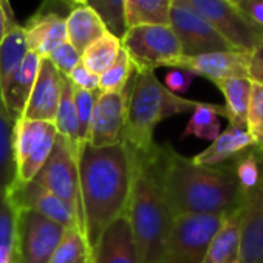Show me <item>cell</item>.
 I'll list each match as a JSON object with an SVG mask.
<instances>
[{"label":"cell","instance_id":"30bf717a","mask_svg":"<svg viewBox=\"0 0 263 263\" xmlns=\"http://www.w3.org/2000/svg\"><path fill=\"white\" fill-rule=\"evenodd\" d=\"M76 5L70 0H44L22 25L28 51L47 58L67 39V17Z\"/></svg>","mask_w":263,"mask_h":263},{"label":"cell","instance_id":"44dd1931","mask_svg":"<svg viewBox=\"0 0 263 263\" xmlns=\"http://www.w3.org/2000/svg\"><path fill=\"white\" fill-rule=\"evenodd\" d=\"M238 229L240 209L224 215L218 231L211 238L203 263H235L238 261Z\"/></svg>","mask_w":263,"mask_h":263},{"label":"cell","instance_id":"8992f818","mask_svg":"<svg viewBox=\"0 0 263 263\" xmlns=\"http://www.w3.org/2000/svg\"><path fill=\"white\" fill-rule=\"evenodd\" d=\"M238 51L251 53L263 44V31L252 25L232 0H184Z\"/></svg>","mask_w":263,"mask_h":263},{"label":"cell","instance_id":"8d00e7d4","mask_svg":"<svg viewBox=\"0 0 263 263\" xmlns=\"http://www.w3.org/2000/svg\"><path fill=\"white\" fill-rule=\"evenodd\" d=\"M98 91H87L78 87H73L74 105L78 113V125H79V154L85 144H88L90 137V124L93 115V105Z\"/></svg>","mask_w":263,"mask_h":263},{"label":"cell","instance_id":"f1b7e54d","mask_svg":"<svg viewBox=\"0 0 263 263\" xmlns=\"http://www.w3.org/2000/svg\"><path fill=\"white\" fill-rule=\"evenodd\" d=\"M13 122L0 113V195L16 181V163L13 154Z\"/></svg>","mask_w":263,"mask_h":263},{"label":"cell","instance_id":"ac0fdd59","mask_svg":"<svg viewBox=\"0 0 263 263\" xmlns=\"http://www.w3.org/2000/svg\"><path fill=\"white\" fill-rule=\"evenodd\" d=\"M91 263H138V255L125 215L111 221L91 252Z\"/></svg>","mask_w":263,"mask_h":263},{"label":"cell","instance_id":"74e56055","mask_svg":"<svg viewBox=\"0 0 263 263\" xmlns=\"http://www.w3.org/2000/svg\"><path fill=\"white\" fill-rule=\"evenodd\" d=\"M47 59L56 67V70L62 74V76H68V73L78 65L81 64V53L68 42H62L61 45H58L48 56Z\"/></svg>","mask_w":263,"mask_h":263},{"label":"cell","instance_id":"83f0119b","mask_svg":"<svg viewBox=\"0 0 263 263\" xmlns=\"http://www.w3.org/2000/svg\"><path fill=\"white\" fill-rule=\"evenodd\" d=\"M121 48V39L107 31L84 50L81 62L87 70L101 76L116 61Z\"/></svg>","mask_w":263,"mask_h":263},{"label":"cell","instance_id":"f546056e","mask_svg":"<svg viewBox=\"0 0 263 263\" xmlns=\"http://www.w3.org/2000/svg\"><path fill=\"white\" fill-rule=\"evenodd\" d=\"M135 73V65L124 48H121L116 61L99 76L98 91H124L130 78Z\"/></svg>","mask_w":263,"mask_h":263},{"label":"cell","instance_id":"f35d334b","mask_svg":"<svg viewBox=\"0 0 263 263\" xmlns=\"http://www.w3.org/2000/svg\"><path fill=\"white\" fill-rule=\"evenodd\" d=\"M197 76L189 71V70H184V68H172L171 71H167L166 78H164V87L172 91L174 95H184L187 93V90L191 88L194 79Z\"/></svg>","mask_w":263,"mask_h":263},{"label":"cell","instance_id":"7bdbcfd3","mask_svg":"<svg viewBox=\"0 0 263 263\" xmlns=\"http://www.w3.org/2000/svg\"><path fill=\"white\" fill-rule=\"evenodd\" d=\"M11 8L10 0H0V45L8 31V11Z\"/></svg>","mask_w":263,"mask_h":263},{"label":"cell","instance_id":"603a6c76","mask_svg":"<svg viewBox=\"0 0 263 263\" xmlns=\"http://www.w3.org/2000/svg\"><path fill=\"white\" fill-rule=\"evenodd\" d=\"M215 85L224 98V118L231 125L246 127L252 81L249 78H228L218 81Z\"/></svg>","mask_w":263,"mask_h":263},{"label":"cell","instance_id":"d6a6232c","mask_svg":"<svg viewBox=\"0 0 263 263\" xmlns=\"http://www.w3.org/2000/svg\"><path fill=\"white\" fill-rule=\"evenodd\" d=\"M85 5L101 17L108 33L119 39L125 34L124 0H85Z\"/></svg>","mask_w":263,"mask_h":263},{"label":"cell","instance_id":"e0dca14e","mask_svg":"<svg viewBox=\"0 0 263 263\" xmlns=\"http://www.w3.org/2000/svg\"><path fill=\"white\" fill-rule=\"evenodd\" d=\"M41 61L42 58L39 54H36L34 51H28L21 67L16 70V73L11 76V79L4 88L2 93L4 113L13 124L24 116L27 102L30 99L31 90L34 87L39 73Z\"/></svg>","mask_w":263,"mask_h":263},{"label":"cell","instance_id":"60d3db41","mask_svg":"<svg viewBox=\"0 0 263 263\" xmlns=\"http://www.w3.org/2000/svg\"><path fill=\"white\" fill-rule=\"evenodd\" d=\"M240 13L263 31V0H232Z\"/></svg>","mask_w":263,"mask_h":263},{"label":"cell","instance_id":"7dc6e473","mask_svg":"<svg viewBox=\"0 0 263 263\" xmlns=\"http://www.w3.org/2000/svg\"><path fill=\"white\" fill-rule=\"evenodd\" d=\"M82 263H91V261H90V260H87V261H82Z\"/></svg>","mask_w":263,"mask_h":263},{"label":"cell","instance_id":"bcb514c9","mask_svg":"<svg viewBox=\"0 0 263 263\" xmlns=\"http://www.w3.org/2000/svg\"><path fill=\"white\" fill-rule=\"evenodd\" d=\"M13 263H21V261H19V260H14V261H13Z\"/></svg>","mask_w":263,"mask_h":263},{"label":"cell","instance_id":"7a4b0ae2","mask_svg":"<svg viewBox=\"0 0 263 263\" xmlns=\"http://www.w3.org/2000/svg\"><path fill=\"white\" fill-rule=\"evenodd\" d=\"M82 234L90 258L105 228L125 215L132 187V155L125 143L107 147L85 144L78 157Z\"/></svg>","mask_w":263,"mask_h":263},{"label":"cell","instance_id":"f6af8a7d","mask_svg":"<svg viewBox=\"0 0 263 263\" xmlns=\"http://www.w3.org/2000/svg\"><path fill=\"white\" fill-rule=\"evenodd\" d=\"M74 5H85V0H70Z\"/></svg>","mask_w":263,"mask_h":263},{"label":"cell","instance_id":"4dcf8cb0","mask_svg":"<svg viewBox=\"0 0 263 263\" xmlns=\"http://www.w3.org/2000/svg\"><path fill=\"white\" fill-rule=\"evenodd\" d=\"M90 258L87 243L76 226L67 228L50 263H82Z\"/></svg>","mask_w":263,"mask_h":263},{"label":"cell","instance_id":"9c48e42d","mask_svg":"<svg viewBox=\"0 0 263 263\" xmlns=\"http://www.w3.org/2000/svg\"><path fill=\"white\" fill-rule=\"evenodd\" d=\"M169 25L180 41L183 56H198L204 53L234 50L215 31V28L184 0L174 2Z\"/></svg>","mask_w":263,"mask_h":263},{"label":"cell","instance_id":"e575fe53","mask_svg":"<svg viewBox=\"0 0 263 263\" xmlns=\"http://www.w3.org/2000/svg\"><path fill=\"white\" fill-rule=\"evenodd\" d=\"M231 166L243 195L260 184V155L254 147L231 161Z\"/></svg>","mask_w":263,"mask_h":263},{"label":"cell","instance_id":"9a60e30c","mask_svg":"<svg viewBox=\"0 0 263 263\" xmlns=\"http://www.w3.org/2000/svg\"><path fill=\"white\" fill-rule=\"evenodd\" d=\"M8 192L19 211H33L65 228L76 226V215L71 208L34 180L14 183Z\"/></svg>","mask_w":263,"mask_h":263},{"label":"cell","instance_id":"cb8c5ba5","mask_svg":"<svg viewBox=\"0 0 263 263\" xmlns=\"http://www.w3.org/2000/svg\"><path fill=\"white\" fill-rule=\"evenodd\" d=\"M175 0H124L127 28L138 25H169Z\"/></svg>","mask_w":263,"mask_h":263},{"label":"cell","instance_id":"d590c367","mask_svg":"<svg viewBox=\"0 0 263 263\" xmlns=\"http://www.w3.org/2000/svg\"><path fill=\"white\" fill-rule=\"evenodd\" d=\"M246 128L252 138L254 149L263 155V87L254 82H252Z\"/></svg>","mask_w":263,"mask_h":263},{"label":"cell","instance_id":"ab89813d","mask_svg":"<svg viewBox=\"0 0 263 263\" xmlns=\"http://www.w3.org/2000/svg\"><path fill=\"white\" fill-rule=\"evenodd\" d=\"M73 87L87 90V91H98V85H99V76L91 73L90 70H87L82 62L78 64L70 73L68 76H65Z\"/></svg>","mask_w":263,"mask_h":263},{"label":"cell","instance_id":"d6986e66","mask_svg":"<svg viewBox=\"0 0 263 263\" xmlns=\"http://www.w3.org/2000/svg\"><path fill=\"white\" fill-rule=\"evenodd\" d=\"M254 143L246 127L238 125H228L226 130L211 143L203 152L195 155L192 160L201 166H223L234 161L237 157L245 154L246 151L252 149Z\"/></svg>","mask_w":263,"mask_h":263},{"label":"cell","instance_id":"ee69618b","mask_svg":"<svg viewBox=\"0 0 263 263\" xmlns=\"http://www.w3.org/2000/svg\"><path fill=\"white\" fill-rule=\"evenodd\" d=\"M258 155H260V186L263 187V155L261 154Z\"/></svg>","mask_w":263,"mask_h":263},{"label":"cell","instance_id":"7c38bea8","mask_svg":"<svg viewBox=\"0 0 263 263\" xmlns=\"http://www.w3.org/2000/svg\"><path fill=\"white\" fill-rule=\"evenodd\" d=\"M125 110L127 90L119 93L98 91L93 105L88 144L93 147H107L122 143Z\"/></svg>","mask_w":263,"mask_h":263},{"label":"cell","instance_id":"8fae6325","mask_svg":"<svg viewBox=\"0 0 263 263\" xmlns=\"http://www.w3.org/2000/svg\"><path fill=\"white\" fill-rule=\"evenodd\" d=\"M65 229L33 211H19L17 260L21 263H50Z\"/></svg>","mask_w":263,"mask_h":263},{"label":"cell","instance_id":"6da1fadb","mask_svg":"<svg viewBox=\"0 0 263 263\" xmlns=\"http://www.w3.org/2000/svg\"><path fill=\"white\" fill-rule=\"evenodd\" d=\"M147 158L174 217L228 215L240 209L243 194L231 163L201 166L171 144H155Z\"/></svg>","mask_w":263,"mask_h":263},{"label":"cell","instance_id":"484cf974","mask_svg":"<svg viewBox=\"0 0 263 263\" xmlns=\"http://www.w3.org/2000/svg\"><path fill=\"white\" fill-rule=\"evenodd\" d=\"M54 127L58 135H61L74 152L76 158L79 157V125H78V113L73 96L71 82L62 76V90L59 98V105L54 118Z\"/></svg>","mask_w":263,"mask_h":263},{"label":"cell","instance_id":"b9f144b4","mask_svg":"<svg viewBox=\"0 0 263 263\" xmlns=\"http://www.w3.org/2000/svg\"><path fill=\"white\" fill-rule=\"evenodd\" d=\"M248 78L263 87V44L249 53L248 61Z\"/></svg>","mask_w":263,"mask_h":263},{"label":"cell","instance_id":"277c9868","mask_svg":"<svg viewBox=\"0 0 263 263\" xmlns=\"http://www.w3.org/2000/svg\"><path fill=\"white\" fill-rule=\"evenodd\" d=\"M198 101L169 91L152 68H137L127 91L124 143L137 154L149 155L154 147L157 125L171 116L192 111Z\"/></svg>","mask_w":263,"mask_h":263},{"label":"cell","instance_id":"836d02e7","mask_svg":"<svg viewBox=\"0 0 263 263\" xmlns=\"http://www.w3.org/2000/svg\"><path fill=\"white\" fill-rule=\"evenodd\" d=\"M17 223L19 209L16 208L10 192L0 195V248L17 254Z\"/></svg>","mask_w":263,"mask_h":263},{"label":"cell","instance_id":"4fadbf2b","mask_svg":"<svg viewBox=\"0 0 263 263\" xmlns=\"http://www.w3.org/2000/svg\"><path fill=\"white\" fill-rule=\"evenodd\" d=\"M249 53L238 50L214 51L198 56H181L171 62L169 68H184L217 84L228 78H248Z\"/></svg>","mask_w":263,"mask_h":263},{"label":"cell","instance_id":"52a82bcc","mask_svg":"<svg viewBox=\"0 0 263 263\" xmlns=\"http://www.w3.org/2000/svg\"><path fill=\"white\" fill-rule=\"evenodd\" d=\"M224 215H178L161 263H203L208 245Z\"/></svg>","mask_w":263,"mask_h":263},{"label":"cell","instance_id":"1f68e13d","mask_svg":"<svg viewBox=\"0 0 263 263\" xmlns=\"http://www.w3.org/2000/svg\"><path fill=\"white\" fill-rule=\"evenodd\" d=\"M56 137H58V130L53 124L50 127V130L47 132V135L44 137V140L41 141V144L30 154V157L17 169V175H16L14 183H28V181L34 180L37 172L42 169V166L48 160V157L53 151Z\"/></svg>","mask_w":263,"mask_h":263},{"label":"cell","instance_id":"4316f807","mask_svg":"<svg viewBox=\"0 0 263 263\" xmlns=\"http://www.w3.org/2000/svg\"><path fill=\"white\" fill-rule=\"evenodd\" d=\"M54 122L34 121L21 118L13 125V154L16 171L22 166V163L30 157V154L41 144L47 132Z\"/></svg>","mask_w":263,"mask_h":263},{"label":"cell","instance_id":"5bb4252c","mask_svg":"<svg viewBox=\"0 0 263 263\" xmlns=\"http://www.w3.org/2000/svg\"><path fill=\"white\" fill-rule=\"evenodd\" d=\"M263 261V187L243 195L240 206L238 263Z\"/></svg>","mask_w":263,"mask_h":263},{"label":"cell","instance_id":"3957f363","mask_svg":"<svg viewBox=\"0 0 263 263\" xmlns=\"http://www.w3.org/2000/svg\"><path fill=\"white\" fill-rule=\"evenodd\" d=\"M130 151V149H128ZM132 187L125 217L138 263H161L174 228V215L151 169L147 155L132 152Z\"/></svg>","mask_w":263,"mask_h":263},{"label":"cell","instance_id":"5b68a950","mask_svg":"<svg viewBox=\"0 0 263 263\" xmlns=\"http://www.w3.org/2000/svg\"><path fill=\"white\" fill-rule=\"evenodd\" d=\"M121 47L127 51L137 68L169 67L183 56L178 37L171 25H138L127 28L121 37Z\"/></svg>","mask_w":263,"mask_h":263},{"label":"cell","instance_id":"c3c4849f","mask_svg":"<svg viewBox=\"0 0 263 263\" xmlns=\"http://www.w3.org/2000/svg\"><path fill=\"white\" fill-rule=\"evenodd\" d=\"M261 263H263V261H261Z\"/></svg>","mask_w":263,"mask_h":263},{"label":"cell","instance_id":"d4e9b609","mask_svg":"<svg viewBox=\"0 0 263 263\" xmlns=\"http://www.w3.org/2000/svg\"><path fill=\"white\" fill-rule=\"evenodd\" d=\"M220 116H226L223 105L198 101L180 138L184 140L187 137H195L212 143L221 134Z\"/></svg>","mask_w":263,"mask_h":263},{"label":"cell","instance_id":"7402d4cb","mask_svg":"<svg viewBox=\"0 0 263 263\" xmlns=\"http://www.w3.org/2000/svg\"><path fill=\"white\" fill-rule=\"evenodd\" d=\"M104 33H107L104 22L90 7L76 5L70 11L67 17V39L81 54Z\"/></svg>","mask_w":263,"mask_h":263},{"label":"cell","instance_id":"ba28073f","mask_svg":"<svg viewBox=\"0 0 263 263\" xmlns=\"http://www.w3.org/2000/svg\"><path fill=\"white\" fill-rule=\"evenodd\" d=\"M34 181L53 192L58 198L65 201L76 215V226L81 223V201H79V177L78 158L70 144L61 137H56L53 151L34 177Z\"/></svg>","mask_w":263,"mask_h":263},{"label":"cell","instance_id":"2e32d148","mask_svg":"<svg viewBox=\"0 0 263 263\" xmlns=\"http://www.w3.org/2000/svg\"><path fill=\"white\" fill-rule=\"evenodd\" d=\"M61 90H62V74L47 58H42L34 87L31 90L22 118L54 122Z\"/></svg>","mask_w":263,"mask_h":263},{"label":"cell","instance_id":"ffe728a7","mask_svg":"<svg viewBox=\"0 0 263 263\" xmlns=\"http://www.w3.org/2000/svg\"><path fill=\"white\" fill-rule=\"evenodd\" d=\"M28 53L24 28L17 24L13 8L8 11V31L0 45V113H4L2 93L11 76L21 67L25 54ZM5 115V113H4Z\"/></svg>","mask_w":263,"mask_h":263}]
</instances>
